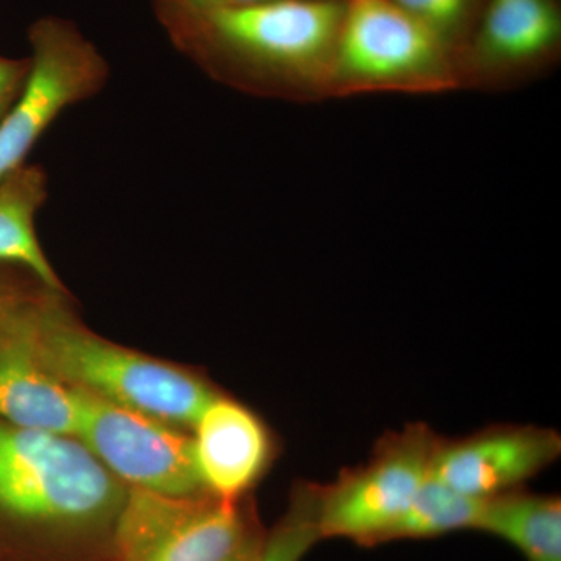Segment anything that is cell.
Returning <instances> with one entry per match:
<instances>
[{
    "label": "cell",
    "instance_id": "30bf717a",
    "mask_svg": "<svg viewBox=\"0 0 561 561\" xmlns=\"http://www.w3.org/2000/svg\"><path fill=\"white\" fill-rule=\"evenodd\" d=\"M192 448L202 489L225 501H241L272 457V438L256 413L217 397L195 421Z\"/></svg>",
    "mask_w": 561,
    "mask_h": 561
},
{
    "label": "cell",
    "instance_id": "7a4b0ae2",
    "mask_svg": "<svg viewBox=\"0 0 561 561\" xmlns=\"http://www.w3.org/2000/svg\"><path fill=\"white\" fill-rule=\"evenodd\" d=\"M127 490L72 435L0 420V512L50 531L116 522Z\"/></svg>",
    "mask_w": 561,
    "mask_h": 561
},
{
    "label": "cell",
    "instance_id": "3957f363",
    "mask_svg": "<svg viewBox=\"0 0 561 561\" xmlns=\"http://www.w3.org/2000/svg\"><path fill=\"white\" fill-rule=\"evenodd\" d=\"M345 2L265 0L198 16H165L180 35L291 77L330 73Z\"/></svg>",
    "mask_w": 561,
    "mask_h": 561
},
{
    "label": "cell",
    "instance_id": "e0dca14e",
    "mask_svg": "<svg viewBox=\"0 0 561 561\" xmlns=\"http://www.w3.org/2000/svg\"><path fill=\"white\" fill-rule=\"evenodd\" d=\"M402 10L437 32L443 39L467 18L470 0H393Z\"/></svg>",
    "mask_w": 561,
    "mask_h": 561
},
{
    "label": "cell",
    "instance_id": "ffe728a7",
    "mask_svg": "<svg viewBox=\"0 0 561 561\" xmlns=\"http://www.w3.org/2000/svg\"><path fill=\"white\" fill-rule=\"evenodd\" d=\"M16 302L20 301L14 300V298L11 297L9 291H7L5 289H3L2 286H0V321H2L3 317H5L7 313H9L10 309L13 308V306L16 305Z\"/></svg>",
    "mask_w": 561,
    "mask_h": 561
},
{
    "label": "cell",
    "instance_id": "5bb4252c",
    "mask_svg": "<svg viewBox=\"0 0 561 561\" xmlns=\"http://www.w3.org/2000/svg\"><path fill=\"white\" fill-rule=\"evenodd\" d=\"M559 36L551 0H490L479 46L490 60L523 62L552 49Z\"/></svg>",
    "mask_w": 561,
    "mask_h": 561
},
{
    "label": "cell",
    "instance_id": "2e32d148",
    "mask_svg": "<svg viewBox=\"0 0 561 561\" xmlns=\"http://www.w3.org/2000/svg\"><path fill=\"white\" fill-rule=\"evenodd\" d=\"M320 540L319 485L302 483L291 493L279 522L265 534L256 561H301Z\"/></svg>",
    "mask_w": 561,
    "mask_h": 561
},
{
    "label": "cell",
    "instance_id": "5b68a950",
    "mask_svg": "<svg viewBox=\"0 0 561 561\" xmlns=\"http://www.w3.org/2000/svg\"><path fill=\"white\" fill-rule=\"evenodd\" d=\"M438 437L415 423L383 435L368 461L319 486L321 540L341 538L360 546L386 542L387 535L431 478Z\"/></svg>",
    "mask_w": 561,
    "mask_h": 561
},
{
    "label": "cell",
    "instance_id": "6da1fadb",
    "mask_svg": "<svg viewBox=\"0 0 561 561\" xmlns=\"http://www.w3.org/2000/svg\"><path fill=\"white\" fill-rule=\"evenodd\" d=\"M9 320L41 364L69 387L179 430L194 427L219 397L183 368L92 334L54 301H20Z\"/></svg>",
    "mask_w": 561,
    "mask_h": 561
},
{
    "label": "cell",
    "instance_id": "ac0fdd59",
    "mask_svg": "<svg viewBox=\"0 0 561 561\" xmlns=\"http://www.w3.org/2000/svg\"><path fill=\"white\" fill-rule=\"evenodd\" d=\"M31 70V58H11L0 55V121L20 98Z\"/></svg>",
    "mask_w": 561,
    "mask_h": 561
},
{
    "label": "cell",
    "instance_id": "9a60e30c",
    "mask_svg": "<svg viewBox=\"0 0 561 561\" xmlns=\"http://www.w3.org/2000/svg\"><path fill=\"white\" fill-rule=\"evenodd\" d=\"M485 502L465 496L431 476L389 531L386 542L430 540L454 531L479 530Z\"/></svg>",
    "mask_w": 561,
    "mask_h": 561
},
{
    "label": "cell",
    "instance_id": "ba28073f",
    "mask_svg": "<svg viewBox=\"0 0 561 561\" xmlns=\"http://www.w3.org/2000/svg\"><path fill=\"white\" fill-rule=\"evenodd\" d=\"M77 390V389H76ZM77 438L128 489L168 496L205 493L192 438L179 427L80 391Z\"/></svg>",
    "mask_w": 561,
    "mask_h": 561
},
{
    "label": "cell",
    "instance_id": "7c38bea8",
    "mask_svg": "<svg viewBox=\"0 0 561 561\" xmlns=\"http://www.w3.org/2000/svg\"><path fill=\"white\" fill-rule=\"evenodd\" d=\"M47 198V175L41 165L22 164L0 180V264L32 273L50 291L62 284L41 247L36 214Z\"/></svg>",
    "mask_w": 561,
    "mask_h": 561
},
{
    "label": "cell",
    "instance_id": "4fadbf2b",
    "mask_svg": "<svg viewBox=\"0 0 561 561\" xmlns=\"http://www.w3.org/2000/svg\"><path fill=\"white\" fill-rule=\"evenodd\" d=\"M479 531L513 546L526 561H561V501L524 489L485 502Z\"/></svg>",
    "mask_w": 561,
    "mask_h": 561
},
{
    "label": "cell",
    "instance_id": "9c48e42d",
    "mask_svg": "<svg viewBox=\"0 0 561 561\" xmlns=\"http://www.w3.org/2000/svg\"><path fill=\"white\" fill-rule=\"evenodd\" d=\"M561 454L553 430L493 426L456 440L438 437L431 476L474 500L489 501L523 489Z\"/></svg>",
    "mask_w": 561,
    "mask_h": 561
},
{
    "label": "cell",
    "instance_id": "8fae6325",
    "mask_svg": "<svg viewBox=\"0 0 561 561\" xmlns=\"http://www.w3.org/2000/svg\"><path fill=\"white\" fill-rule=\"evenodd\" d=\"M9 313L0 321V420L24 430L77 437L79 390L41 364L10 323Z\"/></svg>",
    "mask_w": 561,
    "mask_h": 561
},
{
    "label": "cell",
    "instance_id": "277c9868",
    "mask_svg": "<svg viewBox=\"0 0 561 561\" xmlns=\"http://www.w3.org/2000/svg\"><path fill=\"white\" fill-rule=\"evenodd\" d=\"M114 526L117 561H256L265 535L239 501L127 490Z\"/></svg>",
    "mask_w": 561,
    "mask_h": 561
},
{
    "label": "cell",
    "instance_id": "52a82bcc",
    "mask_svg": "<svg viewBox=\"0 0 561 561\" xmlns=\"http://www.w3.org/2000/svg\"><path fill=\"white\" fill-rule=\"evenodd\" d=\"M445 39L393 0H346L331 76L348 87L443 83Z\"/></svg>",
    "mask_w": 561,
    "mask_h": 561
},
{
    "label": "cell",
    "instance_id": "d6986e66",
    "mask_svg": "<svg viewBox=\"0 0 561 561\" xmlns=\"http://www.w3.org/2000/svg\"><path fill=\"white\" fill-rule=\"evenodd\" d=\"M265 0H161L164 16H198L214 11L239 9Z\"/></svg>",
    "mask_w": 561,
    "mask_h": 561
},
{
    "label": "cell",
    "instance_id": "8992f818",
    "mask_svg": "<svg viewBox=\"0 0 561 561\" xmlns=\"http://www.w3.org/2000/svg\"><path fill=\"white\" fill-rule=\"evenodd\" d=\"M31 70L20 98L0 121V180L28 153L62 111L102 90L108 65L76 24L44 16L28 27Z\"/></svg>",
    "mask_w": 561,
    "mask_h": 561
}]
</instances>
